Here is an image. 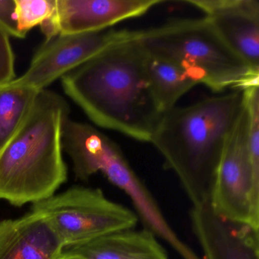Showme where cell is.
I'll list each match as a JSON object with an SVG mask.
<instances>
[{
  "instance_id": "obj_1",
  "label": "cell",
  "mask_w": 259,
  "mask_h": 259,
  "mask_svg": "<svg viewBox=\"0 0 259 259\" xmlns=\"http://www.w3.org/2000/svg\"><path fill=\"white\" fill-rule=\"evenodd\" d=\"M136 31L126 34L61 78L62 86L97 125L149 142L161 119Z\"/></svg>"
},
{
  "instance_id": "obj_2",
  "label": "cell",
  "mask_w": 259,
  "mask_h": 259,
  "mask_svg": "<svg viewBox=\"0 0 259 259\" xmlns=\"http://www.w3.org/2000/svg\"><path fill=\"white\" fill-rule=\"evenodd\" d=\"M245 108L242 91L210 97L162 115L150 143L177 175L192 206L208 202L227 139Z\"/></svg>"
},
{
  "instance_id": "obj_3",
  "label": "cell",
  "mask_w": 259,
  "mask_h": 259,
  "mask_svg": "<svg viewBox=\"0 0 259 259\" xmlns=\"http://www.w3.org/2000/svg\"><path fill=\"white\" fill-rule=\"evenodd\" d=\"M69 113L63 97L40 91L25 121L0 150V200L18 207L34 204L53 196L66 181L62 137Z\"/></svg>"
},
{
  "instance_id": "obj_4",
  "label": "cell",
  "mask_w": 259,
  "mask_h": 259,
  "mask_svg": "<svg viewBox=\"0 0 259 259\" xmlns=\"http://www.w3.org/2000/svg\"><path fill=\"white\" fill-rule=\"evenodd\" d=\"M136 34L148 55L175 65L213 92L259 84V72L235 54L204 17L176 19Z\"/></svg>"
},
{
  "instance_id": "obj_5",
  "label": "cell",
  "mask_w": 259,
  "mask_h": 259,
  "mask_svg": "<svg viewBox=\"0 0 259 259\" xmlns=\"http://www.w3.org/2000/svg\"><path fill=\"white\" fill-rule=\"evenodd\" d=\"M63 148L72 160L77 179L87 180L97 172H102L112 184L126 194L147 229L169 244L182 258L198 259L195 251L169 226L116 142L92 125L75 121L65 130Z\"/></svg>"
},
{
  "instance_id": "obj_6",
  "label": "cell",
  "mask_w": 259,
  "mask_h": 259,
  "mask_svg": "<svg viewBox=\"0 0 259 259\" xmlns=\"http://www.w3.org/2000/svg\"><path fill=\"white\" fill-rule=\"evenodd\" d=\"M32 210L49 221L64 248L135 228L139 221L134 211L93 188H71L34 203Z\"/></svg>"
},
{
  "instance_id": "obj_7",
  "label": "cell",
  "mask_w": 259,
  "mask_h": 259,
  "mask_svg": "<svg viewBox=\"0 0 259 259\" xmlns=\"http://www.w3.org/2000/svg\"><path fill=\"white\" fill-rule=\"evenodd\" d=\"M208 204L221 218L259 230V164L253 161L250 154L245 104L226 143Z\"/></svg>"
},
{
  "instance_id": "obj_8",
  "label": "cell",
  "mask_w": 259,
  "mask_h": 259,
  "mask_svg": "<svg viewBox=\"0 0 259 259\" xmlns=\"http://www.w3.org/2000/svg\"><path fill=\"white\" fill-rule=\"evenodd\" d=\"M127 30H103L78 34H61L45 41L33 57L28 70L5 85L45 90L51 83L82 65L116 40Z\"/></svg>"
},
{
  "instance_id": "obj_9",
  "label": "cell",
  "mask_w": 259,
  "mask_h": 259,
  "mask_svg": "<svg viewBox=\"0 0 259 259\" xmlns=\"http://www.w3.org/2000/svg\"><path fill=\"white\" fill-rule=\"evenodd\" d=\"M163 0H57L54 13L40 25L46 41L61 34L109 29L118 22L139 17Z\"/></svg>"
},
{
  "instance_id": "obj_10",
  "label": "cell",
  "mask_w": 259,
  "mask_h": 259,
  "mask_svg": "<svg viewBox=\"0 0 259 259\" xmlns=\"http://www.w3.org/2000/svg\"><path fill=\"white\" fill-rule=\"evenodd\" d=\"M204 13L224 43L259 72V2L257 0H186Z\"/></svg>"
},
{
  "instance_id": "obj_11",
  "label": "cell",
  "mask_w": 259,
  "mask_h": 259,
  "mask_svg": "<svg viewBox=\"0 0 259 259\" xmlns=\"http://www.w3.org/2000/svg\"><path fill=\"white\" fill-rule=\"evenodd\" d=\"M189 218L204 259H259V230L221 218L208 202L192 206Z\"/></svg>"
},
{
  "instance_id": "obj_12",
  "label": "cell",
  "mask_w": 259,
  "mask_h": 259,
  "mask_svg": "<svg viewBox=\"0 0 259 259\" xmlns=\"http://www.w3.org/2000/svg\"><path fill=\"white\" fill-rule=\"evenodd\" d=\"M63 242L49 221L35 211L0 221V259H58Z\"/></svg>"
},
{
  "instance_id": "obj_13",
  "label": "cell",
  "mask_w": 259,
  "mask_h": 259,
  "mask_svg": "<svg viewBox=\"0 0 259 259\" xmlns=\"http://www.w3.org/2000/svg\"><path fill=\"white\" fill-rule=\"evenodd\" d=\"M62 254L84 259H169L148 229L119 230L93 240L63 248Z\"/></svg>"
},
{
  "instance_id": "obj_14",
  "label": "cell",
  "mask_w": 259,
  "mask_h": 259,
  "mask_svg": "<svg viewBox=\"0 0 259 259\" xmlns=\"http://www.w3.org/2000/svg\"><path fill=\"white\" fill-rule=\"evenodd\" d=\"M146 69L153 93L163 113L176 107L177 101L198 84L175 65L148 54Z\"/></svg>"
},
{
  "instance_id": "obj_15",
  "label": "cell",
  "mask_w": 259,
  "mask_h": 259,
  "mask_svg": "<svg viewBox=\"0 0 259 259\" xmlns=\"http://www.w3.org/2000/svg\"><path fill=\"white\" fill-rule=\"evenodd\" d=\"M39 93L32 88L0 86V150L25 121Z\"/></svg>"
},
{
  "instance_id": "obj_16",
  "label": "cell",
  "mask_w": 259,
  "mask_h": 259,
  "mask_svg": "<svg viewBox=\"0 0 259 259\" xmlns=\"http://www.w3.org/2000/svg\"><path fill=\"white\" fill-rule=\"evenodd\" d=\"M57 0H16L18 26L24 37L28 31L40 25L54 13Z\"/></svg>"
},
{
  "instance_id": "obj_17",
  "label": "cell",
  "mask_w": 259,
  "mask_h": 259,
  "mask_svg": "<svg viewBox=\"0 0 259 259\" xmlns=\"http://www.w3.org/2000/svg\"><path fill=\"white\" fill-rule=\"evenodd\" d=\"M16 79L15 57L10 36L0 28V86Z\"/></svg>"
},
{
  "instance_id": "obj_18",
  "label": "cell",
  "mask_w": 259,
  "mask_h": 259,
  "mask_svg": "<svg viewBox=\"0 0 259 259\" xmlns=\"http://www.w3.org/2000/svg\"><path fill=\"white\" fill-rule=\"evenodd\" d=\"M16 0H0V28L9 36L25 38L18 26Z\"/></svg>"
},
{
  "instance_id": "obj_19",
  "label": "cell",
  "mask_w": 259,
  "mask_h": 259,
  "mask_svg": "<svg viewBox=\"0 0 259 259\" xmlns=\"http://www.w3.org/2000/svg\"><path fill=\"white\" fill-rule=\"evenodd\" d=\"M58 259H84L82 257H78L75 255H68V254H61Z\"/></svg>"
}]
</instances>
